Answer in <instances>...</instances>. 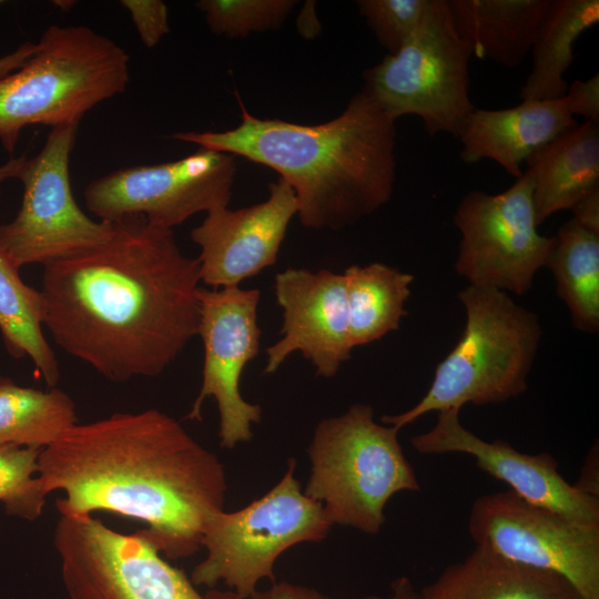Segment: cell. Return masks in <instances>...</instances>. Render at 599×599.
<instances>
[{"mask_svg":"<svg viewBox=\"0 0 599 599\" xmlns=\"http://www.w3.org/2000/svg\"><path fill=\"white\" fill-rule=\"evenodd\" d=\"M103 243L43 266L44 326L111 382L162 374L197 335L200 268L172 230L112 221Z\"/></svg>","mask_w":599,"mask_h":599,"instance_id":"cell-1","label":"cell"},{"mask_svg":"<svg viewBox=\"0 0 599 599\" xmlns=\"http://www.w3.org/2000/svg\"><path fill=\"white\" fill-rule=\"evenodd\" d=\"M38 478L47 495L64 493L55 501L60 515L104 510L140 520L173 560L202 548L227 490L219 457L156 408L77 423L41 449Z\"/></svg>","mask_w":599,"mask_h":599,"instance_id":"cell-2","label":"cell"},{"mask_svg":"<svg viewBox=\"0 0 599 599\" xmlns=\"http://www.w3.org/2000/svg\"><path fill=\"white\" fill-rule=\"evenodd\" d=\"M241 123L171 138L240 155L276 171L294 191L303 226L341 230L385 205L395 182V120L365 92L335 119L303 125L260 119L241 103Z\"/></svg>","mask_w":599,"mask_h":599,"instance_id":"cell-3","label":"cell"},{"mask_svg":"<svg viewBox=\"0 0 599 599\" xmlns=\"http://www.w3.org/2000/svg\"><path fill=\"white\" fill-rule=\"evenodd\" d=\"M466 324L438 364L426 394L412 408L380 422L400 430L430 412L466 404H499L526 392L542 328L538 316L506 292L468 285L458 293Z\"/></svg>","mask_w":599,"mask_h":599,"instance_id":"cell-4","label":"cell"},{"mask_svg":"<svg viewBox=\"0 0 599 599\" xmlns=\"http://www.w3.org/2000/svg\"><path fill=\"white\" fill-rule=\"evenodd\" d=\"M130 58L112 39L84 26H50L34 54L0 79V143L13 153L29 125H78L97 104L121 94Z\"/></svg>","mask_w":599,"mask_h":599,"instance_id":"cell-5","label":"cell"},{"mask_svg":"<svg viewBox=\"0 0 599 599\" xmlns=\"http://www.w3.org/2000/svg\"><path fill=\"white\" fill-rule=\"evenodd\" d=\"M398 433L377 423L373 407L361 403L316 425L303 491L322 504L332 525L376 535L385 524L388 500L397 493L420 489Z\"/></svg>","mask_w":599,"mask_h":599,"instance_id":"cell-6","label":"cell"},{"mask_svg":"<svg viewBox=\"0 0 599 599\" xmlns=\"http://www.w3.org/2000/svg\"><path fill=\"white\" fill-rule=\"evenodd\" d=\"M295 467V459H290L280 481L265 495L211 518L202 538L206 556L190 577L196 587L223 582L248 599L261 580L276 581L274 566L284 551L327 537L333 525L322 504L302 491Z\"/></svg>","mask_w":599,"mask_h":599,"instance_id":"cell-7","label":"cell"},{"mask_svg":"<svg viewBox=\"0 0 599 599\" xmlns=\"http://www.w3.org/2000/svg\"><path fill=\"white\" fill-rule=\"evenodd\" d=\"M470 57L447 0H430L405 44L364 71L362 91L393 120L417 115L430 136L446 133L457 139L475 109L469 97Z\"/></svg>","mask_w":599,"mask_h":599,"instance_id":"cell-8","label":"cell"},{"mask_svg":"<svg viewBox=\"0 0 599 599\" xmlns=\"http://www.w3.org/2000/svg\"><path fill=\"white\" fill-rule=\"evenodd\" d=\"M70 599H243L232 590H197L154 544L126 535L92 515H60L53 535Z\"/></svg>","mask_w":599,"mask_h":599,"instance_id":"cell-9","label":"cell"},{"mask_svg":"<svg viewBox=\"0 0 599 599\" xmlns=\"http://www.w3.org/2000/svg\"><path fill=\"white\" fill-rule=\"evenodd\" d=\"M77 130L78 125L52 128L40 152L27 158L18 174L21 206L11 222L0 225V252L18 270L73 256L113 232L112 221H94L73 197L69 163Z\"/></svg>","mask_w":599,"mask_h":599,"instance_id":"cell-10","label":"cell"},{"mask_svg":"<svg viewBox=\"0 0 599 599\" xmlns=\"http://www.w3.org/2000/svg\"><path fill=\"white\" fill-rule=\"evenodd\" d=\"M453 221L460 233L458 275L474 286L516 295L530 291L554 236L537 231L532 184L526 172L501 193L468 192Z\"/></svg>","mask_w":599,"mask_h":599,"instance_id":"cell-11","label":"cell"},{"mask_svg":"<svg viewBox=\"0 0 599 599\" xmlns=\"http://www.w3.org/2000/svg\"><path fill=\"white\" fill-rule=\"evenodd\" d=\"M467 525L476 546L561 576L582 599H599V525L530 505L511 490L476 498Z\"/></svg>","mask_w":599,"mask_h":599,"instance_id":"cell-12","label":"cell"},{"mask_svg":"<svg viewBox=\"0 0 599 599\" xmlns=\"http://www.w3.org/2000/svg\"><path fill=\"white\" fill-rule=\"evenodd\" d=\"M235 173V156L200 148L177 161L112 171L91 181L83 196L100 221L142 216L172 230L196 213L226 207Z\"/></svg>","mask_w":599,"mask_h":599,"instance_id":"cell-13","label":"cell"},{"mask_svg":"<svg viewBox=\"0 0 599 599\" xmlns=\"http://www.w3.org/2000/svg\"><path fill=\"white\" fill-rule=\"evenodd\" d=\"M260 291L241 288L200 290L197 335L204 347L202 384L189 419H202V405L213 397L219 410L220 445L233 449L253 437L262 408L246 402L240 392L245 366L258 354L261 329L257 322Z\"/></svg>","mask_w":599,"mask_h":599,"instance_id":"cell-14","label":"cell"},{"mask_svg":"<svg viewBox=\"0 0 599 599\" xmlns=\"http://www.w3.org/2000/svg\"><path fill=\"white\" fill-rule=\"evenodd\" d=\"M459 413L439 412L433 428L412 437L413 448L425 455H469L479 469L504 481L526 502L580 524L599 525V498L566 481L549 453L525 454L505 440H484L460 423Z\"/></svg>","mask_w":599,"mask_h":599,"instance_id":"cell-15","label":"cell"},{"mask_svg":"<svg viewBox=\"0 0 599 599\" xmlns=\"http://www.w3.org/2000/svg\"><path fill=\"white\" fill-rule=\"evenodd\" d=\"M282 308V337L266 348L265 374H274L298 352L316 375L331 378L351 358L346 285L343 273L288 267L275 275Z\"/></svg>","mask_w":599,"mask_h":599,"instance_id":"cell-16","label":"cell"},{"mask_svg":"<svg viewBox=\"0 0 599 599\" xmlns=\"http://www.w3.org/2000/svg\"><path fill=\"white\" fill-rule=\"evenodd\" d=\"M297 213L292 187L282 179L268 185V197L248 207L206 213L191 231L200 247V278L212 288L238 286L275 264L287 227Z\"/></svg>","mask_w":599,"mask_h":599,"instance_id":"cell-17","label":"cell"},{"mask_svg":"<svg viewBox=\"0 0 599 599\" xmlns=\"http://www.w3.org/2000/svg\"><path fill=\"white\" fill-rule=\"evenodd\" d=\"M565 97L522 101L499 110L474 109L457 139L460 159L468 164L489 159L509 175L519 179L521 163L539 146L577 125Z\"/></svg>","mask_w":599,"mask_h":599,"instance_id":"cell-18","label":"cell"},{"mask_svg":"<svg viewBox=\"0 0 599 599\" xmlns=\"http://www.w3.org/2000/svg\"><path fill=\"white\" fill-rule=\"evenodd\" d=\"M419 591L423 599H582L561 576L510 561L481 546Z\"/></svg>","mask_w":599,"mask_h":599,"instance_id":"cell-19","label":"cell"},{"mask_svg":"<svg viewBox=\"0 0 599 599\" xmlns=\"http://www.w3.org/2000/svg\"><path fill=\"white\" fill-rule=\"evenodd\" d=\"M537 225L599 189V123L583 121L535 150L525 161Z\"/></svg>","mask_w":599,"mask_h":599,"instance_id":"cell-20","label":"cell"},{"mask_svg":"<svg viewBox=\"0 0 599 599\" xmlns=\"http://www.w3.org/2000/svg\"><path fill=\"white\" fill-rule=\"evenodd\" d=\"M453 24L471 55L506 68L530 53L550 0H447Z\"/></svg>","mask_w":599,"mask_h":599,"instance_id":"cell-21","label":"cell"},{"mask_svg":"<svg viewBox=\"0 0 599 599\" xmlns=\"http://www.w3.org/2000/svg\"><path fill=\"white\" fill-rule=\"evenodd\" d=\"M598 22V0H550L530 50L532 65L520 89L521 101L565 97L564 75L575 59L573 44Z\"/></svg>","mask_w":599,"mask_h":599,"instance_id":"cell-22","label":"cell"},{"mask_svg":"<svg viewBox=\"0 0 599 599\" xmlns=\"http://www.w3.org/2000/svg\"><path fill=\"white\" fill-rule=\"evenodd\" d=\"M352 347L397 331L407 311L414 276L382 262L353 264L343 272Z\"/></svg>","mask_w":599,"mask_h":599,"instance_id":"cell-23","label":"cell"},{"mask_svg":"<svg viewBox=\"0 0 599 599\" xmlns=\"http://www.w3.org/2000/svg\"><path fill=\"white\" fill-rule=\"evenodd\" d=\"M545 266L555 276L558 296L569 309L575 328L599 329V233L573 217L554 235Z\"/></svg>","mask_w":599,"mask_h":599,"instance_id":"cell-24","label":"cell"},{"mask_svg":"<svg viewBox=\"0 0 599 599\" xmlns=\"http://www.w3.org/2000/svg\"><path fill=\"white\" fill-rule=\"evenodd\" d=\"M18 271L0 252V331L10 354L28 356L47 385L55 387L60 367L42 329L43 296L41 291L27 285Z\"/></svg>","mask_w":599,"mask_h":599,"instance_id":"cell-25","label":"cell"},{"mask_svg":"<svg viewBox=\"0 0 599 599\" xmlns=\"http://www.w3.org/2000/svg\"><path fill=\"white\" fill-rule=\"evenodd\" d=\"M77 423L75 404L62 389L40 390L0 377V445L44 448Z\"/></svg>","mask_w":599,"mask_h":599,"instance_id":"cell-26","label":"cell"},{"mask_svg":"<svg viewBox=\"0 0 599 599\" xmlns=\"http://www.w3.org/2000/svg\"><path fill=\"white\" fill-rule=\"evenodd\" d=\"M41 449L0 445V501L8 515L30 521L41 516L47 497L38 478Z\"/></svg>","mask_w":599,"mask_h":599,"instance_id":"cell-27","label":"cell"},{"mask_svg":"<svg viewBox=\"0 0 599 599\" xmlns=\"http://www.w3.org/2000/svg\"><path fill=\"white\" fill-rule=\"evenodd\" d=\"M293 0H200L210 30L230 38L278 29L295 6Z\"/></svg>","mask_w":599,"mask_h":599,"instance_id":"cell-28","label":"cell"},{"mask_svg":"<svg viewBox=\"0 0 599 599\" xmlns=\"http://www.w3.org/2000/svg\"><path fill=\"white\" fill-rule=\"evenodd\" d=\"M359 14L379 44L395 54L418 28L430 0H358Z\"/></svg>","mask_w":599,"mask_h":599,"instance_id":"cell-29","label":"cell"},{"mask_svg":"<svg viewBox=\"0 0 599 599\" xmlns=\"http://www.w3.org/2000/svg\"><path fill=\"white\" fill-rule=\"evenodd\" d=\"M120 3L130 13L144 47L149 49L155 47L169 33V12L163 1L122 0Z\"/></svg>","mask_w":599,"mask_h":599,"instance_id":"cell-30","label":"cell"},{"mask_svg":"<svg viewBox=\"0 0 599 599\" xmlns=\"http://www.w3.org/2000/svg\"><path fill=\"white\" fill-rule=\"evenodd\" d=\"M569 113L580 115L585 121L599 123V75L586 81L576 80L568 85L565 94Z\"/></svg>","mask_w":599,"mask_h":599,"instance_id":"cell-31","label":"cell"},{"mask_svg":"<svg viewBox=\"0 0 599 599\" xmlns=\"http://www.w3.org/2000/svg\"><path fill=\"white\" fill-rule=\"evenodd\" d=\"M248 599H332L319 590L287 581H275L268 588L257 589ZM358 599H382L377 595H366Z\"/></svg>","mask_w":599,"mask_h":599,"instance_id":"cell-32","label":"cell"},{"mask_svg":"<svg viewBox=\"0 0 599 599\" xmlns=\"http://www.w3.org/2000/svg\"><path fill=\"white\" fill-rule=\"evenodd\" d=\"M573 219L587 229L599 233V189L572 207Z\"/></svg>","mask_w":599,"mask_h":599,"instance_id":"cell-33","label":"cell"},{"mask_svg":"<svg viewBox=\"0 0 599 599\" xmlns=\"http://www.w3.org/2000/svg\"><path fill=\"white\" fill-rule=\"evenodd\" d=\"M598 448L595 445L589 451L585 465L581 469V475L575 486L581 491L599 498V479H598Z\"/></svg>","mask_w":599,"mask_h":599,"instance_id":"cell-34","label":"cell"},{"mask_svg":"<svg viewBox=\"0 0 599 599\" xmlns=\"http://www.w3.org/2000/svg\"><path fill=\"white\" fill-rule=\"evenodd\" d=\"M37 51V43L26 41L14 51L0 57V79L20 69Z\"/></svg>","mask_w":599,"mask_h":599,"instance_id":"cell-35","label":"cell"},{"mask_svg":"<svg viewBox=\"0 0 599 599\" xmlns=\"http://www.w3.org/2000/svg\"><path fill=\"white\" fill-rule=\"evenodd\" d=\"M388 599H423V597L409 577L400 576L390 583Z\"/></svg>","mask_w":599,"mask_h":599,"instance_id":"cell-36","label":"cell"},{"mask_svg":"<svg viewBox=\"0 0 599 599\" xmlns=\"http://www.w3.org/2000/svg\"><path fill=\"white\" fill-rule=\"evenodd\" d=\"M26 160L27 156L23 154L17 158H11L8 162L0 165V187L4 181L18 177V174Z\"/></svg>","mask_w":599,"mask_h":599,"instance_id":"cell-37","label":"cell"},{"mask_svg":"<svg viewBox=\"0 0 599 599\" xmlns=\"http://www.w3.org/2000/svg\"><path fill=\"white\" fill-rule=\"evenodd\" d=\"M1 2H2V1H0V3H1Z\"/></svg>","mask_w":599,"mask_h":599,"instance_id":"cell-38","label":"cell"}]
</instances>
